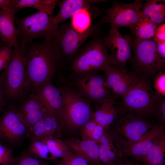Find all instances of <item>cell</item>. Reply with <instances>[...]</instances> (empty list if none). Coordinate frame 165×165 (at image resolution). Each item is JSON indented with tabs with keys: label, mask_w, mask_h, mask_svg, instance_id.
Segmentation results:
<instances>
[{
	"label": "cell",
	"mask_w": 165,
	"mask_h": 165,
	"mask_svg": "<svg viewBox=\"0 0 165 165\" xmlns=\"http://www.w3.org/2000/svg\"><path fill=\"white\" fill-rule=\"evenodd\" d=\"M26 89L33 91L51 82L63 57L54 35L41 42H25Z\"/></svg>",
	"instance_id": "cell-1"
},
{
	"label": "cell",
	"mask_w": 165,
	"mask_h": 165,
	"mask_svg": "<svg viewBox=\"0 0 165 165\" xmlns=\"http://www.w3.org/2000/svg\"><path fill=\"white\" fill-rule=\"evenodd\" d=\"M62 92L63 106L56 116L58 122L71 130L80 128L92 118L90 104L72 90L64 89Z\"/></svg>",
	"instance_id": "cell-2"
},
{
	"label": "cell",
	"mask_w": 165,
	"mask_h": 165,
	"mask_svg": "<svg viewBox=\"0 0 165 165\" xmlns=\"http://www.w3.org/2000/svg\"><path fill=\"white\" fill-rule=\"evenodd\" d=\"M111 64L103 39L94 38L79 51L73 63L72 69L76 73L85 75L103 71Z\"/></svg>",
	"instance_id": "cell-3"
},
{
	"label": "cell",
	"mask_w": 165,
	"mask_h": 165,
	"mask_svg": "<svg viewBox=\"0 0 165 165\" xmlns=\"http://www.w3.org/2000/svg\"><path fill=\"white\" fill-rule=\"evenodd\" d=\"M121 115L112 124L109 133L123 149L138 141L154 126L142 116L128 112Z\"/></svg>",
	"instance_id": "cell-4"
},
{
	"label": "cell",
	"mask_w": 165,
	"mask_h": 165,
	"mask_svg": "<svg viewBox=\"0 0 165 165\" xmlns=\"http://www.w3.org/2000/svg\"><path fill=\"white\" fill-rule=\"evenodd\" d=\"M14 49L13 58L3 72L5 95L11 99L19 97L26 89L25 42H19Z\"/></svg>",
	"instance_id": "cell-5"
},
{
	"label": "cell",
	"mask_w": 165,
	"mask_h": 165,
	"mask_svg": "<svg viewBox=\"0 0 165 165\" xmlns=\"http://www.w3.org/2000/svg\"><path fill=\"white\" fill-rule=\"evenodd\" d=\"M52 16L41 11L24 18L15 16L18 42H28L35 39H44L53 35L58 26L52 24Z\"/></svg>",
	"instance_id": "cell-6"
},
{
	"label": "cell",
	"mask_w": 165,
	"mask_h": 165,
	"mask_svg": "<svg viewBox=\"0 0 165 165\" xmlns=\"http://www.w3.org/2000/svg\"><path fill=\"white\" fill-rule=\"evenodd\" d=\"M156 95L150 82L144 77L139 76L122 98L125 111L141 116L153 112Z\"/></svg>",
	"instance_id": "cell-7"
},
{
	"label": "cell",
	"mask_w": 165,
	"mask_h": 165,
	"mask_svg": "<svg viewBox=\"0 0 165 165\" xmlns=\"http://www.w3.org/2000/svg\"><path fill=\"white\" fill-rule=\"evenodd\" d=\"M113 3L111 7L106 9L102 21L109 23L110 27H127L132 32L141 18L143 1L135 0L129 3L113 1Z\"/></svg>",
	"instance_id": "cell-8"
},
{
	"label": "cell",
	"mask_w": 165,
	"mask_h": 165,
	"mask_svg": "<svg viewBox=\"0 0 165 165\" xmlns=\"http://www.w3.org/2000/svg\"><path fill=\"white\" fill-rule=\"evenodd\" d=\"M98 28L97 25L92 24L88 30L81 32L74 28L70 23L59 25L54 36L63 57L70 58L77 54L85 42L95 35Z\"/></svg>",
	"instance_id": "cell-9"
},
{
	"label": "cell",
	"mask_w": 165,
	"mask_h": 165,
	"mask_svg": "<svg viewBox=\"0 0 165 165\" xmlns=\"http://www.w3.org/2000/svg\"><path fill=\"white\" fill-rule=\"evenodd\" d=\"M134 64L139 74L152 76L162 71L156 56L157 43L154 38L133 42Z\"/></svg>",
	"instance_id": "cell-10"
},
{
	"label": "cell",
	"mask_w": 165,
	"mask_h": 165,
	"mask_svg": "<svg viewBox=\"0 0 165 165\" xmlns=\"http://www.w3.org/2000/svg\"><path fill=\"white\" fill-rule=\"evenodd\" d=\"M29 128L17 110H3L0 115V143L8 147L21 143L27 138Z\"/></svg>",
	"instance_id": "cell-11"
},
{
	"label": "cell",
	"mask_w": 165,
	"mask_h": 165,
	"mask_svg": "<svg viewBox=\"0 0 165 165\" xmlns=\"http://www.w3.org/2000/svg\"><path fill=\"white\" fill-rule=\"evenodd\" d=\"M103 39L106 48L110 51L111 64L122 70H127V64L132 58V42L130 36L122 35L118 29L110 27L108 35Z\"/></svg>",
	"instance_id": "cell-12"
},
{
	"label": "cell",
	"mask_w": 165,
	"mask_h": 165,
	"mask_svg": "<svg viewBox=\"0 0 165 165\" xmlns=\"http://www.w3.org/2000/svg\"><path fill=\"white\" fill-rule=\"evenodd\" d=\"M77 84L83 93L98 105L116 99L105 85L104 75L95 73L84 75L79 79Z\"/></svg>",
	"instance_id": "cell-13"
},
{
	"label": "cell",
	"mask_w": 165,
	"mask_h": 165,
	"mask_svg": "<svg viewBox=\"0 0 165 165\" xmlns=\"http://www.w3.org/2000/svg\"><path fill=\"white\" fill-rule=\"evenodd\" d=\"M105 84L116 98H122L138 79L134 72H127L111 64L103 70Z\"/></svg>",
	"instance_id": "cell-14"
},
{
	"label": "cell",
	"mask_w": 165,
	"mask_h": 165,
	"mask_svg": "<svg viewBox=\"0 0 165 165\" xmlns=\"http://www.w3.org/2000/svg\"><path fill=\"white\" fill-rule=\"evenodd\" d=\"M164 124L154 125L137 142L123 149L125 156L132 157L142 161L164 132Z\"/></svg>",
	"instance_id": "cell-15"
},
{
	"label": "cell",
	"mask_w": 165,
	"mask_h": 165,
	"mask_svg": "<svg viewBox=\"0 0 165 165\" xmlns=\"http://www.w3.org/2000/svg\"><path fill=\"white\" fill-rule=\"evenodd\" d=\"M123 148L107 130H105L100 141L99 158L103 165H118L124 157Z\"/></svg>",
	"instance_id": "cell-16"
},
{
	"label": "cell",
	"mask_w": 165,
	"mask_h": 165,
	"mask_svg": "<svg viewBox=\"0 0 165 165\" xmlns=\"http://www.w3.org/2000/svg\"><path fill=\"white\" fill-rule=\"evenodd\" d=\"M17 110L24 123L29 129L47 114L40 99L34 91Z\"/></svg>",
	"instance_id": "cell-17"
},
{
	"label": "cell",
	"mask_w": 165,
	"mask_h": 165,
	"mask_svg": "<svg viewBox=\"0 0 165 165\" xmlns=\"http://www.w3.org/2000/svg\"><path fill=\"white\" fill-rule=\"evenodd\" d=\"M31 91L35 92L44 105L47 113L56 117L63 105L62 90L47 83Z\"/></svg>",
	"instance_id": "cell-18"
},
{
	"label": "cell",
	"mask_w": 165,
	"mask_h": 165,
	"mask_svg": "<svg viewBox=\"0 0 165 165\" xmlns=\"http://www.w3.org/2000/svg\"><path fill=\"white\" fill-rule=\"evenodd\" d=\"M64 142L74 154L97 165H102L99 158L100 142L74 138L67 139Z\"/></svg>",
	"instance_id": "cell-19"
},
{
	"label": "cell",
	"mask_w": 165,
	"mask_h": 165,
	"mask_svg": "<svg viewBox=\"0 0 165 165\" xmlns=\"http://www.w3.org/2000/svg\"><path fill=\"white\" fill-rule=\"evenodd\" d=\"M107 1L102 0H63L59 1V9L58 13L52 16V24L57 27L60 23L72 17L81 9L89 8L97 3L105 2Z\"/></svg>",
	"instance_id": "cell-20"
},
{
	"label": "cell",
	"mask_w": 165,
	"mask_h": 165,
	"mask_svg": "<svg viewBox=\"0 0 165 165\" xmlns=\"http://www.w3.org/2000/svg\"><path fill=\"white\" fill-rule=\"evenodd\" d=\"M15 14L11 8L0 9L1 41L14 48L19 44L15 25Z\"/></svg>",
	"instance_id": "cell-21"
},
{
	"label": "cell",
	"mask_w": 165,
	"mask_h": 165,
	"mask_svg": "<svg viewBox=\"0 0 165 165\" xmlns=\"http://www.w3.org/2000/svg\"><path fill=\"white\" fill-rule=\"evenodd\" d=\"M59 127L56 117L47 114L29 129L27 138L30 140H41L46 137L55 136Z\"/></svg>",
	"instance_id": "cell-22"
},
{
	"label": "cell",
	"mask_w": 165,
	"mask_h": 165,
	"mask_svg": "<svg viewBox=\"0 0 165 165\" xmlns=\"http://www.w3.org/2000/svg\"><path fill=\"white\" fill-rule=\"evenodd\" d=\"M115 101L105 102L98 105L93 113L92 118L108 130L111 125L122 113L115 105Z\"/></svg>",
	"instance_id": "cell-23"
},
{
	"label": "cell",
	"mask_w": 165,
	"mask_h": 165,
	"mask_svg": "<svg viewBox=\"0 0 165 165\" xmlns=\"http://www.w3.org/2000/svg\"><path fill=\"white\" fill-rule=\"evenodd\" d=\"M164 0H148L146 1L140 11L141 17L147 18L158 26L165 19Z\"/></svg>",
	"instance_id": "cell-24"
},
{
	"label": "cell",
	"mask_w": 165,
	"mask_h": 165,
	"mask_svg": "<svg viewBox=\"0 0 165 165\" xmlns=\"http://www.w3.org/2000/svg\"><path fill=\"white\" fill-rule=\"evenodd\" d=\"M101 13V12L96 7L92 6L84 8L71 17L70 24L75 30L83 32L88 30L92 25L93 17L97 16Z\"/></svg>",
	"instance_id": "cell-25"
},
{
	"label": "cell",
	"mask_w": 165,
	"mask_h": 165,
	"mask_svg": "<svg viewBox=\"0 0 165 165\" xmlns=\"http://www.w3.org/2000/svg\"><path fill=\"white\" fill-rule=\"evenodd\" d=\"M59 0H12L11 9L15 14L20 9L31 7L44 12L50 16L52 14Z\"/></svg>",
	"instance_id": "cell-26"
},
{
	"label": "cell",
	"mask_w": 165,
	"mask_h": 165,
	"mask_svg": "<svg viewBox=\"0 0 165 165\" xmlns=\"http://www.w3.org/2000/svg\"><path fill=\"white\" fill-rule=\"evenodd\" d=\"M165 134L164 132L142 161L143 165H164Z\"/></svg>",
	"instance_id": "cell-27"
},
{
	"label": "cell",
	"mask_w": 165,
	"mask_h": 165,
	"mask_svg": "<svg viewBox=\"0 0 165 165\" xmlns=\"http://www.w3.org/2000/svg\"><path fill=\"white\" fill-rule=\"evenodd\" d=\"M29 146L24 152L35 158L44 160H53L56 158L50 152L46 145L40 140H30Z\"/></svg>",
	"instance_id": "cell-28"
},
{
	"label": "cell",
	"mask_w": 165,
	"mask_h": 165,
	"mask_svg": "<svg viewBox=\"0 0 165 165\" xmlns=\"http://www.w3.org/2000/svg\"><path fill=\"white\" fill-rule=\"evenodd\" d=\"M158 26L149 19L141 17L132 32L135 39L142 40L154 38L156 29Z\"/></svg>",
	"instance_id": "cell-29"
},
{
	"label": "cell",
	"mask_w": 165,
	"mask_h": 165,
	"mask_svg": "<svg viewBox=\"0 0 165 165\" xmlns=\"http://www.w3.org/2000/svg\"><path fill=\"white\" fill-rule=\"evenodd\" d=\"M82 139L100 142L105 130L92 118L80 128Z\"/></svg>",
	"instance_id": "cell-30"
},
{
	"label": "cell",
	"mask_w": 165,
	"mask_h": 165,
	"mask_svg": "<svg viewBox=\"0 0 165 165\" xmlns=\"http://www.w3.org/2000/svg\"><path fill=\"white\" fill-rule=\"evenodd\" d=\"M41 140L46 145L56 159H62L71 152L64 141L55 136L46 137Z\"/></svg>",
	"instance_id": "cell-31"
},
{
	"label": "cell",
	"mask_w": 165,
	"mask_h": 165,
	"mask_svg": "<svg viewBox=\"0 0 165 165\" xmlns=\"http://www.w3.org/2000/svg\"><path fill=\"white\" fill-rule=\"evenodd\" d=\"M14 49L4 44L0 46V73L5 70L13 56Z\"/></svg>",
	"instance_id": "cell-32"
},
{
	"label": "cell",
	"mask_w": 165,
	"mask_h": 165,
	"mask_svg": "<svg viewBox=\"0 0 165 165\" xmlns=\"http://www.w3.org/2000/svg\"><path fill=\"white\" fill-rule=\"evenodd\" d=\"M58 165H97L71 152Z\"/></svg>",
	"instance_id": "cell-33"
},
{
	"label": "cell",
	"mask_w": 165,
	"mask_h": 165,
	"mask_svg": "<svg viewBox=\"0 0 165 165\" xmlns=\"http://www.w3.org/2000/svg\"><path fill=\"white\" fill-rule=\"evenodd\" d=\"M45 161L35 158L24 153L15 159L12 165H47Z\"/></svg>",
	"instance_id": "cell-34"
},
{
	"label": "cell",
	"mask_w": 165,
	"mask_h": 165,
	"mask_svg": "<svg viewBox=\"0 0 165 165\" xmlns=\"http://www.w3.org/2000/svg\"><path fill=\"white\" fill-rule=\"evenodd\" d=\"M12 148L0 143V165H12L15 158L13 155Z\"/></svg>",
	"instance_id": "cell-35"
},
{
	"label": "cell",
	"mask_w": 165,
	"mask_h": 165,
	"mask_svg": "<svg viewBox=\"0 0 165 165\" xmlns=\"http://www.w3.org/2000/svg\"><path fill=\"white\" fill-rule=\"evenodd\" d=\"M153 87L155 94L159 96H165V72L163 71L156 75Z\"/></svg>",
	"instance_id": "cell-36"
},
{
	"label": "cell",
	"mask_w": 165,
	"mask_h": 165,
	"mask_svg": "<svg viewBox=\"0 0 165 165\" xmlns=\"http://www.w3.org/2000/svg\"><path fill=\"white\" fill-rule=\"evenodd\" d=\"M163 97L156 95L153 110L163 124L165 121V99Z\"/></svg>",
	"instance_id": "cell-37"
},
{
	"label": "cell",
	"mask_w": 165,
	"mask_h": 165,
	"mask_svg": "<svg viewBox=\"0 0 165 165\" xmlns=\"http://www.w3.org/2000/svg\"><path fill=\"white\" fill-rule=\"evenodd\" d=\"M155 40L157 43V59L161 69L163 71V70L164 67L165 63V42H161L156 39Z\"/></svg>",
	"instance_id": "cell-38"
},
{
	"label": "cell",
	"mask_w": 165,
	"mask_h": 165,
	"mask_svg": "<svg viewBox=\"0 0 165 165\" xmlns=\"http://www.w3.org/2000/svg\"><path fill=\"white\" fill-rule=\"evenodd\" d=\"M6 98L4 90L3 72L0 73V115L3 110Z\"/></svg>",
	"instance_id": "cell-39"
},
{
	"label": "cell",
	"mask_w": 165,
	"mask_h": 165,
	"mask_svg": "<svg viewBox=\"0 0 165 165\" xmlns=\"http://www.w3.org/2000/svg\"><path fill=\"white\" fill-rule=\"evenodd\" d=\"M155 38L161 42H165V24L163 23L156 28L155 34Z\"/></svg>",
	"instance_id": "cell-40"
},
{
	"label": "cell",
	"mask_w": 165,
	"mask_h": 165,
	"mask_svg": "<svg viewBox=\"0 0 165 165\" xmlns=\"http://www.w3.org/2000/svg\"><path fill=\"white\" fill-rule=\"evenodd\" d=\"M12 0H0V9L4 8L11 9Z\"/></svg>",
	"instance_id": "cell-41"
},
{
	"label": "cell",
	"mask_w": 165,
	"mask_h": 165,
	"mask_svg": "<svg viewBox=\"0 0 165 165\" xmlns=\"http://www.w3.org/2000/svg\"><path fill=\"white\" fill-rule=\"evenodd\" d=\"M118 165H134L132 163L128 161H123Z\"/></svg>",
	"instance_id": "cell-42"
},
{
	"label": "cell",
	"mask_w": 165,
	"mask_h": 165,
	"mask_svg": "<svg viewBox=\"0 0 165 165\" xmlns=\"http://www.w3.org/2000/svg\"><path fill=\"white\" fill-rule=\"evenodd\" d=\"M4 44H5L2 42H0V46Z\"/></svg>",
	"instance_id": "cell-43"
},
{
	"label": "cell",
	"mask_w": 165,
	"mask_h": 165,
	"mask_svg": "<svg viewBox=\"0 0 165 165\" xmlns=\"http://www.w3.org/2000/svg\"><path fill=\"white\" fill-rule=\"evenodd\" d=\"M0 41H1V40H0Z\"/></svg>",
	"instance_id": "cell-44"
}]
</instances>
